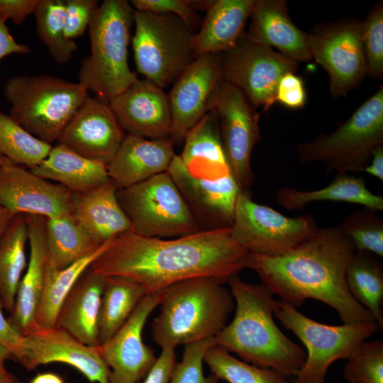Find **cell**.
Here are the masks:
<instances>
[{"label": "cell", "mask_w": 383, "mask_h": 383, "mask_svg": "<svg viewBox=\"0 0 383 383\" xmlns=\"http://www.w3.org/2000/svg\"><path fill=\"white\" fill-rule=\"evenodd\" d=\"M248 255L233 240L231 228L201 230L170 239L129 231L114 239L89 269L105 277L129 279L150 294L196 277L224 284L247 268Z\"/></svg>", "instance_id": "obj_1"}, {"label": "cell", "mask_w": 383, "mask_h": 383, "mask_svg": "<svg viewBox=\"0 0 383 383\" xmlns=\"http://www.w3.org/2000/svg\"><path fill=\"white\" fill-rule=\"evenodd\" d=\"M356 252L340 226L318 228L308 240L278 256L248 252L247 268L281 300L299 308L312 299L334 309L343 323L374 321L370 312L350 294L348 265Z\"/></svg>", "instance_id": "obj_2"}, {"label": "cell", "mask_w": 383, "mask_h": 383, "mask_svg": "<svg viewBox=\"0 0 383 383\" xmlns=\"http://www.w3.org/2000/svg\"><path fill=\"white\" fill-rule=\"evenodd\" d=\"M235 301L233 320L214 337L217 346L251 365L296 376L306 358L304 349L289 339L274 320L273 293L238 274L227 281Z\"/></svg>", "instance_id": "obj_3"}, {"label": "cell", "mask_w": 383, "mask_h": 383, "mask_svg": "<svg viewBox=\"0 0 383 383\" xmlns=\"http://www.w3.org/2000/svg\"><path fill=\"white\" fill-rule=\"evenodd\" d=\"M160 309L151 324L154 342L174 348L214 338L235 307L230 290L209 277H196L162 290Z\"/></svg>", "instance_id": "obj_4"}, {"label": "cell", "mask_w": 383, "mask_h": 383, "mask_svg": "<svg viewBox=\"0 0 383 383\" xmlns=\"http://www.w3.org/2000/svg\"><path fill=\"white\" fill-rule=\"evenodd\" d=\"M133 13L128 1L104 0L88 27L90 55L82 62L78 82L107 103L138 79L128 62Z\"/></svg>", "instance_id": "obj_5"}, {"label": "cell", "mask_w": 383, "mask_h": 383, "mask_svg": "<svg viewBox=\"0 0 383 383\" xmlns=\"http://www.w3.org/2000/svg\"><path fill=\"white\" fill-rule=\"evenodd\" d=\"M4 96L11 104L9 116L37 138L52 145L89 96L79 82L50 75L10 77Z\"/></svg>", "instance_id": "obj_6"}, {"label": "cell", "mask_w": 383, "mask_h": 383, "mask_svg": "<svg viewBox=\"0 0 383 383\" xmlns=\"http://www.w3.org/2000/svg\"><path fill=\"white\" fill-rule=\"evenodd\" d=\"M383 145V87L331 134L297 144L299 162H321L328 172H363Z\"/></svg>", "instance_id": "obj_7"}, {"label": "cell", "mask_w": 383, "mask_h": 383, "mask_svg": "<svg viewBox=\"0 0 383 383\" xmlns=\"http://www.w3.org/2000/svg\"><path fill=\"white\" fill-rule=\"evenodd\" d=\"M132 38L137 72L164 89L195 59L194 33L177 16L134 11Z\"/></svg>", "instance_id": "obj_8"}, {"label": "cell", "mask_w": 383, "mask_h": 383, "mask_svg": "<svg viewBox=\"0 0 383 383\" xmlns=\"http://www.w3.org/2000/svg\"><path fill=\"white\" fill-rule=\"evenodd\" d=\"M273 312L282 326L292 331L306 348L305 361L294 383H326L331 365L337 360H348L361 342L379 329L375 321L340 326L324 324L281 299L274 300Z\"/></svg>", "instance_id": "obj_9"}, {"label": "cell", "mask_w": 383, "mask_h": 383, "mask_svg": "<svg viewBox=\"0 0 383 383\" xmlns=\"http://www.w3.org/2000/svg\"><path fill=\"white\" fill-rule=\"evenodd\" d=\"M116 194L136 234L174 238L202 230L167 172L117 189Z\"/></svg>", "instance_id": "obj_10"}, {"label": "cell", "mask_w": 383, "mask_h": 383, "mask_svg": "<svg viewBox=\"0 0 383 383\" xmlns=\"http://www.w3.org/2000/svg\"><path fill=\"white\" fill-rule=\"evenodd\" d=\"M231 228L233 240L248 252L273 257L297 247L318 228L311 214L287 217L255 202L248 190H241Z\"/></svg>", "instance_id": "obj_11"}, {"label": "cell", "mask_w": 383, "mask_h": 383, "mask_svg": "<svg viewBox=\"0 0 383 383\" xmlns=\"http://www.w3.org/2000/svg\"><path fill=\"white\" fill-rule=\"evenodd\" d=\"M221 57L224 80L239 89L255 108L262 107L264 111L276 102L281 77L298 69L296 62L252 40L245 33Z\"/></svg>", "instance_id": "obj_12"}, {"label": "cell", "mask_w": 383, "mask_h": 383, "mask_svg": "<svg viewBox=\"0 0 383 383\" xmlns=\"http://www.w3.org/2000/svg\"><path fill=\"white\" fill-rule=\"evenodd\" d=\"M362 21L346 19L316 26L309 34L312 59L329 77L333 99L345 96L367 77Z\"/></svg>", "instance_id": "obj_13"}, {"label": "cell", "mask_w": 383, "mask_h": 383, "mask_svg": "<svg viewBox=\"0 0 383 383\" xmlns=\"http://www.w3.org/2000/svg\"><path fill=\"white\" fill-rule=\"evenodd\" d=\"M213 111L231 174L240 189L248 190L255 180L252 151L262 140L260 113L239 89L226 81Z\"/></svg>", "instance_id": "obj_14"}, {"label": "cell", "mask_w": 383, "mask_h": 383, "mask_svg": "<svg viewBox=\"0 0 383 383\" xmlns=\"http://www.w3.org/2000/svg\"><path fill=\"white\" fill-rule=\"evenodd\" d=\"M224 82L221 54L198 56L182 71L168 94L174 143L213 110Z\"/></svg>", "instance_id": "obj_15"}, {"label": "cell", "mask_w": 383, "mask_h": 383, "mask_svg": "<svg viewBox=\"0 0 383 383\" xmlns=\"http://www.w3.org/2000/svg\"><path fill=\"white\" fill-rule=\"evenodd\" d=\"M161 299L162 291L146 294L121 328L99 345L110 370L109 383H138L155 365L157 357L153 350L144 344L142 333Z\"/></svg>", "instance_id": "obj_16"}, {"label": "cell", "mask_w": 383, "mask_h": 383, "mask_svg": "<svg viewBox=\"0 0 383 383\" xmlns=\"http://www.w3.org/2000/svg\"><path fill=\"white\" fill-rule=\"evenodd\" d=\"M1 157L0 203L13 216L33 214L55 218L72 214V192Z\"/></svg>", "instance_id": "obj_17"}, {"label": "cell", "mask_w": 383, "mask_h": 383, "mask_svg": "<svg viewBox=\"0 0 383 383\" xmlns=\"http://www.w3.org/2000/svg\"><path fill=\"white\" fill-rule=\"evenodd\" d=\"M13 358L28 370L60 362L74 367L91 383H109L110 370L99 346L85 345L60 329H40L23 336Z\"/></svg>", "instance_id": "obj_18"}, {"label": "cell", "mask_w": 383, "mask_h": 383, "mask_svg": "<svg viewBox=\"0 0 383 383\" xmlns=\"http://www.w3.org/2000/svg\"><path fill=\"white\" fill-rule=\"evenodd\" d=\"M124 136L109 104L89 96L64 128L57 144L107 166Z\"/></svg>", "instance_id": "obj_19"}, {"label": "cell", "mask_w": 383, "mask_h": 383, "mask_svg": "<svg viewBox=\"0 0 383 383\" xmlns=\"http://www.w3.org/2000/svg\"><path fill=\"white\" fill-rule=\"evenodd\" d=\"M167 172L171 176L193 215L209 229L231 228L238 196L242 190L232 174L210 180L193 177L174 154Z\"/></svg>", "instance_id": "obj_20"}, {"label": "cell", "mask_w": 383, "mask_h": 383, "mask_svg": "<svg viewBox=\"0 0 383 383\" xmlns=\"http://www.w3.org/2000/svg\"><path fill=\"white\" fill-rule=\"evenodd\" d=\"M109 104L127 134L149 139L170 138L172 116L168 94L150 81L138 78Z\"/></svg>", "instance_id": "obj_21"}, {"label": "cell", "mask_w": 383, "mask_h": 383, "mask_svg": "<svg viewBox=\"0 0 383 383\" xmlns=\"http://www.w3.org/2000/svg\"><path fill=\"white\" fill-rule=\"evenodd\" d=\"M174 145L169 137L149 139L125 135L107 165L109 180L121 189L167 172L175 154Z\"/></svg>", "instance_id": "obj_22"}, {"label": "cell", "mask_w": 383, "mask_h": 383, "mask_svg": "<svg viewBox=\"0 0 383 383\" xmlns=\"http://www.w3.org/2000/svg\"><path fill=\"white\" fill-rule=\"evenodd\" d=\"M28 226L29 257L20 282L9 323L22 336L39 330L36 312L41 299L47 262L45 237V218L26 214Z\"/></svg>", "instance_id": "obj_23"}, {"label": "cell", "mask_w": 383, "mask_h": 383, "mask_svg": "<svg viewBox=\"0 0 383 383\" xmlns=\"http://www.w3.org/2000/svg\"><path fill=\"white\" fill-rule=\"evenodd\" d=\"M247 36L258 43L275 48L296 62H309L312 57L309 34L292 21L284 0H256L250 14Z\"/></svg>", "instance_id": "obj_24"}, {"label": "cell", "mask_w": 383, "mask_h": 383, "mask_svg": "<svg viewBox=\"0 0 383 383\" xmlns=\"http://www.w3.org/2000/svg\"><path fill=\"white\" fill-rule=\"evenodd\" d=\"M105 277L89 267L75 283L58 312L55 328L81 343L99 346V318Z\"/></svg>", "instance_id": "obj_25"}, {"label": "cell", "mask_w": 383, "mask_h": 383, "mask_svg": "<svg viewBox=\"0 0 383 383\" xmlns=\"http://www.w3.org/2000/svg\"><path fill=\"white\" fill-rule=\"evenodd\" d=\"M116 192V187L109 180L91 191L73 193L72 215L99 245L132 230Z\"/></svg>", "instance_id": "obj_26"}, {"label": "cell", "mask_w": 383, "mask_h": 383, "mask_svg": "<svg viewBox=\"0 0 383 383\" xmlns=\"http://www.w3.org/2000/svg\"><path fill=\"white\" fill-rule=\"evenodd\" d=\"M256 0H214L194 38L195 58L221 54L232 48L244 35Z\"/></svg>", "instance_id": "obj_27"}, {"label": "cell", "mask_w": 383, "mask_h": 383, "mask_svg": "<svg viewBox=\"0 0 383 383\" xmlns=\"http://www.w3.org/2000/svg\"><path fill=\"white\" fill-rule=\"evenodd\" d=\"M183 142V150L179 156L191 175L213 180L231 174L214 111L195 125Z\"/></svg>", "instance_id": "obj_28"}, {"label": "cell", "mask_w": 383, "mask_h": 383, "mask_svg": "<svg viewBox=\"0 0 383 383\" xmlns=\"http://www.w3.org/2000/svg\"><path fill=\"white\" fill-rule=\"evenodd\" d=\"M30 170L72 193H84L109 181L106 165L83 157L60 144L52 146L48 156Z\"/></svg>", "instance_id": "obj_29"}, {"label": "cell", "mask_w": 383, "mask_h": 383, "mask_svg": "<svg viewBox=\"0 0 383 383\" xmlns=\"http://www.w3.org/2000/svg\"><path fill=\"white\" fill-rule=\"evenodd\" d=\"M278 203L289 211L303 209L313 202L334 201L359 204L374 211L383 210V197L372 193L362 177L347 173H336L325 187L314 190H299L283 187L276 192Z\"/></svg>", "instance_id": "obj_30"}, {"label": "cell", "mask_w": 383, "mask_h": 383, "mask_svg": "<svg viewBox=\"0 0 383 383\" xmlns=\"http://www.w3.org/2000/svg\"><path fill=\"white\" fill-rule=\"evenodd\" d=\"M28 226L26 214L13 216L0 238V303L11 313L26 269Z\"/></svg>", "instance_id": "obj_31"}, {"label": "cell", "mask_w": 383, "mask_h": 383, "mask_svg": "<svg viewBox=\"0 0 383 383\" xmlns=\"http://www.w3.org/2000/svg\"><path fill=\"white\" fill-rule=\"evenodd\" d=\"M47 263L60 270L85 257L101 245L96 244L72 215L45 218Z\"/></svg>", "instance_id": "obj_32"}, {"label": "cell", "mask_w": 383, "mask_h": 383, "mask_svg": "<svg viewBox=\"0 0 383 383\" xmlns=\"http://www.w3.org/2000/svg\"><path fill=\"white\" fill-rule=\"evenodd\" d=\"M113 240L63 269L53 268L46 262L43 290L35 316L40 329L55 328L58 312L65 298L79 277Z\"/></svg>", "instance_id": "obj_33"}, {"label": "cell", "mask_w": 383, "mask_h": 383, "mask_svg": "<svg viewBox=\"0 0 383 383\" xmlns=\"http://www.w3.org/2000/svg\"><path fill=\"white\" fill-rule=\"evenodd\" d=\"M146 294L142 286L129 279L105 277L99 318V345L121 328Z\"/></svg>", "instance_id": "obj_34"}, {"label": "cell", "mask_w": 383, "mask_h": 383, "mask_svg": "<svg viewBox=\"0 0 383 383\" xmlns=\"http://www.w3.org/2000/svg\"><path fill=\"white\" fill-rule=\"evenodd\" d=\"M348 288L353 298L383 328V267L374 255L356 251L346 271Z\"/></svg>", "instance_id": "obj_35"}, {"label": "cell", "mask_w": 383, "mask_h": 383, "mask_svg": "<svg viewBox=\"0 0 383 383\" xmlns=\"http://www.w3.org/2000/svg\"><path fill=\"white\" fill-rule=\"evenodd\" d=\"M52 147L0 111V157L31 170L48 156Z\"/></svg>", "instance_id": "obj_36"}, {"label": "cell", "mask_w": 383, "mask_h": 383, "mask_svg": "<svg viewBox=\"0 0 383 383\" xmlns=\"http://www.w3.org/2000/svg\"><path fill=\"white\" fill-rule=\"evenodd\" d=\"M36 31L50 56L58 64L68 62L77 45L65 32V1L40 0L34 13Z\"/></svg>", "instance_id": "obj_37"}, {"label": "cell", "mask_w": 383, "mask_h": 383, "mask_svg": "<svg viewBox=\"0 0 383 383\" xmlns=\"http://www.w3.org/2000/svg\"><path fill=\"white\" fill-rule=\"evenodd\" d=\"M204 361L211 374L228 383H287L279 372L240 360L216 345L206 351Z\"/></svg>", "instance_id": "obj_38"}, {"label": "cell", "mask_w": 383, "mask_h": 383, "mask_svg": "<svg viewBox=\"0 0 383 383\" xmlns=\"http://www.w3.org/2000/svg\"><path fill=\"white\" fill-rule=\"evenodd\" d=\"M374 210L365 208L349 214L340 226L356 251L383 256V220Z\"/></svg>", "instance_id": "obj_39"}, {"label": "cell", "mask_w": 383, "mask_h": 383, "mask_svg": "<svg viewBox=\"0 0 383 383\" xmlns=\"http://www.w3.org/2000/svg\"><path fill=\"white\" fill-rule=\"evenodd\" d=\"M343 376L348 383H383V341L361 342L348 359Z\"/></svg>", "instance_id": "obj_40"}, {"label": "cell", "mask_w": 383, "mask_h": 383, "mask_svg": "<svg viewBox=\"0 0 383 383\" xmlns=\"http://www.w3.org/2000/svg\"><path fill=\"white\" fill-rule=\"evenodd\" d=\"M361 40L367 67V76L383 77V4L377 3L362 22Z\"/></svg>", "instance_id": "obj_41"}, {"label": "cell", "mask_w": 383, "mask_h": 383, "mask_svg": "<svg viewBox=\"0 0 383 383\" xmlns=\"http://www.w3.org/2000/svg\"><path fill=\"white\" fill-rule=\"evenodd\" d=\"M216 345L214 338L184 345L182 360L176 362L169 383H219L214 374H204V358L206 351Z\"/></svg>", "instance_id": "obj_42"}, {"label": "cell", "mask_w": 383, "mask_h": 383, "mask_svg": "<svg viewBox=\"0 0 383 383\" xmlns=\"http://www.w3.org/2000/svg\"><path fill=\"white\" fill-rule=\"evenodd\" d=\"M129 2L134 11L176 15L195 33L202 23L199 13L189 6L187 0H131Z\"/></svg>", "instance_id": "obj_43"}, {"label": "cell", "mask_w": 383, "mask_h": 383, "mask_svg": "<svg viewBox=\"0 0 383 383\" xmlns=\"http://www.w3.org/2000/svg\"><path fill=\"white\" fill-rule=\"evenodd\" d=\"M99 4L96 0L65 1V32L67 39L74 40L84 35Z\"/></svg>", "instance_id": "obj_44"}, {"label": "cell", "mask_w": 383, "mask_h": 383, "mask_svg": "<svg viewBox=\"0 0 383 383\" xmlns=\"http://www.w3.org/2000/svg\"><path fill=\"white\" fill-rule=\"evenodd\" d=\"M275 101L289 109L302 108L306 101V92L301 78L294 72L284 74L277 87Z\"/></svg>", "instance_id": "obj_45"}, {"label": "cell", "mask_w": 383, "mask_h": 383, "mask_svg": "<svg viewBox=\"0 0 383 383\" xmlns=\"http://www.w3.org/2000/svg\"><path fill=\"white\" fill-rule=\"evenodd\" d=\"M40 0H0V21L11 20L20 25L34 14Z\"/></svg>", "instance_id": "obj_46"}, {"label": "cell", "mask_w": 383, "mask_h": 383, "mask_svg": "<svg viewBox=\"0 0 383 383\" xmlns=\"http://www.w3.org/2000/svg\"><path fill=\"white\" fill-rule=\"evenodd\" d=\"M176 364L174 348H165L146 377L138 383H169Z\"/></svg>", "instance_id": "obj_47"}, {"label": "cell", "mask_w": 383, "mask_h": 383, "mask_svg": "<svg viewBox=\"0 0 383 383\" xmlns=\"http://www.w3.org/2000/svg\"><path fill=\"white\" fill-rule=\"evenodd\" d=\"M30 52L28 45L18 43L13 37L6 23L0 21V60L6 56Z\"/></svg>", "instance_id": "obj_48"}, {"label": "cell", "mask_w": 383, "mask_h": 383, "mask_svg": "<svg viewBox=\"0 0 383 383\" xmlns=\"http://www.w3.org/2000/svg\"><path fill=\"white\" fill-rule=\"evenodd\" d=\"M4 309L0 303V342L7 346L16 355L21 345L23 337L9 323L4 314Z\"/></svg>", "instance_id": "obj_49"}, {"label": "cell", "mask_w": 383, "mask_h": 383, "mask_svg": "<svg viewBox=\"0 0 383 383\" xmlns=\"http://www.w3.org/2000/svg\"><path fill=\"white\" fill-rule=\"evenodd\" d=\"M363 172L383 180V145L374 150L370 161Z\"/></svg>", "instance_id": "obj_50"}, {"label": "cell", "mask_w": 383, "mask_h": 383, "mask_svg": "<svg viewBox=\"0 0 383 383\" xmlns=\"http://www.w3.org/2000/svg\"><path fill=\"white\" fill-rule=\"evenodd\" d=\"M11 357H13L11 350L0 342V383L8 382L13 376L9 373L5 367L6 361Z\"/></svg>", "instance_id": "obj_51"}, {"label": "cell", "mask_w": 383, "mask_h": 383, "mask_svg": "<svg viewBox=\"0 0 383 383\" xmlns=\"http://www.w3.org/2000/svg\"><path fill=\"white\" fill-rule=\"evenodd\" d=\"M30 383H65L63 379L58 374L52 372L38 373L30 382Z\"/></svg>", "instance_id": "obj_52"}, {"label": "cell", "mask_w": 383, "mask_h": 383, "mask_svg": "<svg viewBox=\"0 0 383 383\" xmlns=\"http://www.w3.org/2000/svg\"><path fill=\"white\" fill-rule=\"evenodd\" d=\"M13 216L0 203V238Z\"/></svg>", "instance_id": "obj_53"}, {"label": "cell", "mask_w": 383, "mask_h": 383, "mask_svg": "<svg viewBox=\"0 0 383 383\" xmlns=\"http://www.w3.org/2000/svg\"><path fill=\"white\" fill-rule=\"evenodd\" d=\"M213 0H187L189 6L194 11H206Z\"/></svg>", "instance_id": "obj_54"}, {"label": "cell", "mask_w": 383, "mask_h": 383, "mask_svg": "<svg viewBox=\"0 0 383 383\" xmlns=\"http://www.w3.org/2000/svg\"><path fill=\"white\" fill-rule=\"evenodd\" d=\"M6 383H22L20 380L16 378L14 376Z\"/></svg>", "instance_id": "obj_55"}, {"label": "cell", "mask_w": 383, "mask_h": 383, "mask_svg": "<svg viewBox=\"0 0 383 383\" xmlns=\"http://www.w3.org/2000/svg\"><path fill=\"white\" fill-rule=\"evenodd\" d=\"M1 157H0V164H1Z\"/></svg>", "instance_id": "obj_56"}]
</instances>
